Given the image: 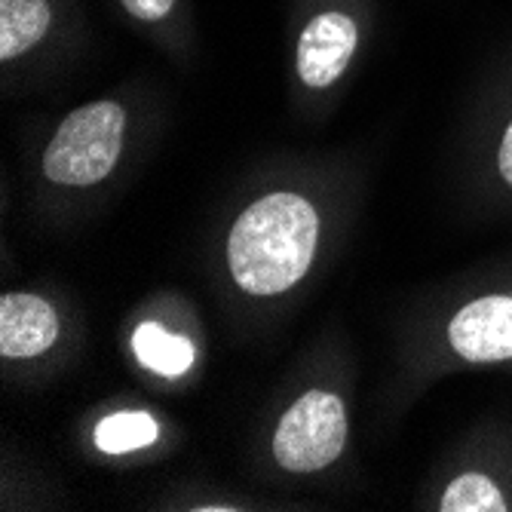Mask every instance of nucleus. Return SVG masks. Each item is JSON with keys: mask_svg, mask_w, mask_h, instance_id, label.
Wrapping results in <instances>:
<instances>
[{"mask_svg": "<svg viewBox=\"0 0 512 512\" xmlns=\"http://www.w3.org/2000/svg\"><path fill=\"white\" fill-rule=\"evenodd\" d=\"M319 237L316 209L289 191L252 203L230 230L227 264L249 295L289 292L310 270Z\"/></svg>", "mask_w": 512, "mask_h": 512, "instance_id": "obj_1", "label": "nucleus"}, {"mask_svg": "<svg viewBox=\"0 0 512 512\" xmlns=\"http://www.w3.org/2000/svg\"><path fill=\"white\" fill-rule=\"evenodd\" d=\"M123 129L126 114L117 102H92L71 111L43 154V175L68 188L99 184L117 166Z\"/></svg>", "mask_w": 512, "mask_h": 512, "instance_id": "obj_2", "label": "nucleus"}, {"mask_svg": "<svg viewBox=\"0 0 512 512\" xmlns=\"http://www.w3.org/2000/svg\"><path fill=\"white\" fill-rule=\"evenodd\" d=\"M347 442V411L335 393H304L276 427L273 457L289 473H316L338 460Z\"/></svg>", "mask_w": 512, "mask_h": 512, "instance_id": "obj_3", "label": "nucleus"}, {"mask_svg": "<svg viewBox=\"0 0 512 512\" xmlns=\"http://www.w3.org/2000/svg\"><path fill=\"white\" fill-rule=\"evenodd\" d=\"M454 353L467 362L512 359V295H485L460 307L448 325Z\"/></svg>", "mask_w": 512, "mask_h": 512, "instance_id": "obj_4", "label": "nucleus"}, {"mask_svg": "<svg viewBox=\"0 0 512 512\" xmlns=\"http://www.w3.org/2000/svg\"><path fill=\"white\" fill-rule=\"evenodd\" d=\"M356 22L344 13H322L307 22L298 40V74L310 89L332 86L356 53Z\"/></svg>", "mask_w": 512, "mask_h": 512, "instance_id": "obj_5", "label": "nucleus"}, {"mask_svg": "<svg viewBox=\"0 0 512 512\" xmlns=\"http://www.w3.org/2000/svg\"><path fill=\"white\" fill-rule=\"evenodd\" d=\"M59 338L56 310L37 295L10 292L0 298V356L31 359L46 353Z\"/></svg>", "mask_w": 512, "mask_h": 512, "instance_id": "obj_6", "label": "nucleus"}, {"mask_svg": "<svg viewBox=\"0 0 512 512\" xmlns=\"http://www.w3.org/2000/svg\"><path fill=\"white\" fill-rule=\"evenodd\" d=\"M46 0H0V59L10 62L28 53L50 28Z\"/></svg>", "mask_w": 512, "mask_h": 512, "instance_id": "obj_7", "label": "nucleus"}, {"mask_svg": "<svg viewBox=\"0 0 512 512\" xmlns=\"http://www.w3.org/2000/svg\"><path fill=\"white\" fill-rule=\"evenodd\" d=\"M135 356L163 378H178L194 365V344L181 335L166 332L157 322H142L132 335Z\"/></svg>", "mask_w": 512, "mask_h": 512, "instance_id": "obj_8", "label": "nucleus"}, {"mask_svg": "<svg viewBox=\"0 0 512 512\" xmlns=\"http://www.w3.org/2000/svg\"><path fill=\"white\" fill-rule=\"evenodd\" d=\"M157 436V421L148 411H117L96 427V448L105 454H126L154 445Z\"/></svg>", "mask_w": 512, "mask_h": 512, "instance_id": "obj_9", "label": "nucleus"}, {"mask_svg": "<svg viewBox=\"0 0 512 512\" xmlns=\"http://www.w3.org/2000/svg\"><path fill=\"white\" fill-rule=\"evenodd\" d=\"M439 509L442 512H506L509 503L488 476L467 473V476H457L445 488Z\"/></svg>", "mask_w": 512, "mask_h": 512, "instance_id": "obj_10", "label": "nucleus"}, {"mask_svg": "<svg viewBox=\"0 0 512 512\" xmlns=\"http://www.w3.org/2000/svg\"><path fill=\"white\" fill-rule=\"evenodd\" d=\"M123 7L129 16L135 19H142V22H157L163 19L172 7H175V0H123Z\"/></svg>", "mask_w": 512, "mask_h": 512, "instance_id": "obj_11", "label": "nucleus"}, {"mask_svg": "<svg viewBox=\"0 0 512 512\" xmlns=\"http://www.w3.org/2000/svg\"><path fill=\"white\" fill-rule=\"evenodd\" d=\"M497 169H500V175H503V181L512 188V120H509V126H506V132H503V138H500V151H497Z\"/></svg>", "mask_w": 512, "mask_h": 512, "instance_id": "obj_12", "label": "nucleus"}]
</instances>
